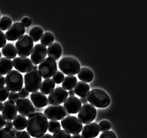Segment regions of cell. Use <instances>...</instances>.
Returning <instances> with one entry per match:
<instances>
[{
  "instance_id": "cell-1",
  "label": "cell",
  "mask_w": 147,
  "mask_h": 138,
  "mask_svg": "<svg viewBox=\"0 0 147 138\" xmlns=\"http://www.w3.org/2000/svg\"><path fill=\"white\" fill-rule=\"evenodd\" d=\"M48 125V119L45 115L40 112H35L29 116L26 127L30 136L36 137L46 133Z\"/></svg>"
},
{
  "instance_id": "cell-2",
  "label": "cell",
  "mask_w": 147,
  "mask_h": 138,
  "mask_svg": "<svg viewBox=\"0 0 147 138\" xmlns=\"http://www.w3.org/2000/svg\"><path fill=\"white\" fill-rule=\"evenodd\" d=\"M87 97L88 102L96 108H105L111 103V99L109 95L100 89H94L91 90Z\"/></svg>"
},
{
  "instance_id": "cell-3",
  "label": "cell",
  "mask_w": 147,
  "mask_h": 138,
  "mask_svg": "<svg viewBox=\"0 0 147 138\" xmlns=\"http://www.w3.org/2000/svg\"><path fill=\"white\" fill-rule=\"evenodd\" d=\"M24 81L26 89L29 92L32 93L39 89L42 76L37 69L32 68L25 74Z\"/></svg>"
},
{
  "instance_id": "cell-4",
  "label": "cell",
  "mask_w": 147,
  "mask_h": 138,
  "mask_svg": "<svg viewBox=\"0 0 147 138\" xmlns=\"http://www.w3.org/2000/svg\"><path fill=\"white\" fill-rule=\"evenodd\" d=\"M5 79L7 87L11 91H19L22 88L24 78L22 75L18 71L12 70L9 72Z\"/></svg>"
},
{
  "instance_id": "cell-5",
  "label": "cell",
  "mask_w": 147,
  "mask_h": 138,
  "mask_svg": "<svg viewBox=\"0 0 147 138\" xmlns=\"http://www.w3.org/2000/svg\"><path fill=\"white\" fill-rule=\"evenodd\" d=\"M61 71L66 75H76L80 70V65L78 61L74 58L66 57L61 59L59 63Z\"/></svg>"
},
{
  "instance_id": "cell-6",
  "label": "cell",
  "mask_w": 147,
  "mask_h": 138,
  "mask_svg": "<svg viewBox=\"0 0 147 138\" xmlns=\"http://www.w3.org/2000/svg\"><path fill=\"white\" fill-rule=\"evenodd\" d=\"M34 46V42L28 35H24L18 39L16 43L17 53L22 57L30 56Z\"/></svg>"
},
{
  "instance_id": "cell-7",
  "label": "cell",
  "mask_w": 147,
  "mask_h": 138,
  "mask_svg": "<svg viewBox=\"0 0 147 138\" xmlns=\"http://www.w3.org/2000/svg\"><path fill=\"white\" fill-rule=\"evenodd\" d=\"M61 124L64 129L73 135L80 133L82 129V122L74 116H67L64 118L61 121Z\"/></svg>"
},
{
  "instance_id": "cell-8",
  "label": "cell",
  "mask_w": 147,
  "mask_h": 138,
  "mask_svg": "<svg viewBox=\"0 0 147 138\" xmlns=\"http://www.w3.org/2000/svg\"><path fill=\"white\" fill-rule=\"evenodd\" d=\"M38 68L42 76L47 79L53 76L57 70V66L55 60L47 57L40 63Z\"/></svg>"
},
{
  "instance_id": "cell-9",
  "label": "cell",
  "mask_w": 147,
  "mask_h": 138,
  "mask_svg": "<svg viewBox=\"0 0 147 138\" xmlns=\"http://www.w3.org/2000/svg\"><path fill=\"white\" fill-rule=\"evenodd\" d=\"M97 115L96 108L92 105L86 103L81 107L78 114V118L82 123L86 124L92 122Z\"/></svg>"
},
{
  "instance_id": "cell-10",
  "label": "cell",
  "mask_w": 147,
  "mask_h": 138,
  "mask_svg": "<svg viewBox=\"0 0 147 138\" xmlns=\"http://www.w3.org/2000/svg\"><path fill=\"white\" fill-rule=\"evenodd\" d=\"M44 113L48 119L60 120L66 116L67 111L61 105L53 104L46 108Z\"/></svg>"
},
{
  "instance_id": "cell-11",
  "label": "cell",
  "mask_w": 147,
  "mask_h": 138,
  "mask_svg": "<svg viewBox=\"0 0 147 138\" xmlns=\"http://www.w3.org/2000/svg\"><path fill=\"white\" fill-rule=\"evenodd\" d=\"M68 95L66 90L61 87H58L50 93L48 96V103L49 105L60 104L64 102Z\"/></svg>"
},
{
  "instance_id": "cell-12",
  "label": "cell",
  "mask_w": 147,
  "mask_h": 138,
  "mask_svg": "<svg viewBox=\"0 0 147 138\" xmlns=\"http://www.w3.org/2000/svg\"><path fill=\"white\" fill-rule=\"evenodd\" d=\"M25 32V27L22 23L16 22L8 28L5 35L7 40L13 41L24 35Z\"/></svg>"
},
{
  "instance_id": "cell-13",
  "label": "cell",
  "mask_w": 147,
  "mask_h": 138,
  "mask_svg": "<svg viewBox=\"0 0 147 138\" xmlns=\"http://www.w3.org/2000/svg\"><path fill=\"white\" fill-rule=\"evenodd\" d=\"M17 110L22 115L29 117L35 111L33 104L29 99L21 98L16 102Z\"/></svg>"
},
{
  "instance_id": "cell-14",
  "label": "cell",
  "mask_w": 147,
  "mask_h": 138,
  "mask_svg": "<svg viewBox=\"0 0 147 138\" xmlns=\"http://www.w3.org/2000/svg\"><path fill=\"white\" fill-rule=\"evenodd\" d=\"M47 48L41 44L36 45L31 53V60L35 65L39 64L47 56Z\"/></svg>"
},
{
  "instance_id": "cell-15",
  "label": "cell",
  "mask_w": 147,
  "mask_h": 138,
  "mask_svg": "<svg viewBox=\"0 0 147 138\" xmlns=\"http://www.w3.org/2000/svg\"><path fill=\"white\" fill-rule=\"evenodd\" d=\"M13 66L17 70L24 73L32 68L33 64L32 61L26 57H18L13 60Z\"/></svg>"
},
{
  "instance_id": "cell-16",
  "label": "cell",
  "mask_w": 147,
  "mask_h": 138,
  "mask_svg": "<svg viewBox=\"0 0 147 138\" xmlns=\"http://www.w3.org/2000/svg\"><path fill=\"white\" fill-rule=\"evenodd\" d=\"M63 106L67 113L76 114L78 112L82 107V103L80 99L77 97L70 96L65 100Z\"/></svg>"
},
{
  "instance_id": "cell-17",
  "label": "cell",
  "mask_w": 147,
  "mask_h": 138,
  "mask_svg": "<svg viewBox=\"0 0 147 138\" xmlns=\"http://www.w3.org/2000/svg\"><path fill=\"white\" fill-rule=\"evenodd\" d=\"M18 111L15 103L8 100L3 104L2 114L7 121H11L17 116Z\"/></svg>"
},
{
  "instance_id": "cell-18",
  "label": "cell",
  "mask_w": 147,
  "mask_h": 138,
  "mask_svg": "<svg viewBox=\"0 0 147 138\" xmlns=\"http://www.w3.org/2000/svg\"><path fill=\"white\" fill-rule=\"evenodd\" d=\"M100 133L99 128L95 122H90L86 124L82 130L83 138H94L97 137Z\"/></svg>"
},
{
  "instance_id": "cell-19",
  "label": "cell",
  "mask_w": 147,
  "mask_h": 138,
  "mask_svg": "<svg viewBox=\"0 0 147 138\" xmlns=\"http://www.w3.org/2000/svg\"><path fill=\"white\" fill-rule=\"evenodd\" d=\"M30 98L34 106L37 108H44L48 104L47 96L38 91L32 92L31 94Z\"/></svg>"
},
{
  "instance_id": "cell-20",
  "label": "cell",
  "mask_w": 147,
  "mask_h": 138,
  "mask_svg": "<svg viewBox=\"0 0 147 138\" xmlns=\"http://www.w3.org/2000/svg\"><path fill=\"white\" fill-rule=\"evenodd\" d=\"M62 50L59 44L53 43L50 44L47 49L48 56L55 60H57L61 55Z\"/></svg>"
},
{
  "instance_id": "cell-21",
  "label": "cell",
  "mask_w": 147,
  "mask_h": 138,
  "mask_svg": "<svg viewBox=\"0 0 147 138\" xmlns=\"http://www.w3.org/2000/svg\"><path fill=\"white\" fill-rule=\"evenodd\" d=\"M75 93L82 98L86 97L90 91L88 84L84 81H79L74 88Z\"/></svg>"
},
{
  "instance_id": "cell-22",
  "label": "cell",
  "mask_w": 147,
  "mask_h": 138,
  "mask_svg": "<svg viewBox=\"0 0 147 138\" xmlns=\"http://www.w3.org/2000/svg\"><path fill=\"white\" fill-rule=\"evenodd\" d=\"M13 68L12 61L6 57L0 58V75H4L11 70Z\"/></svg>"
},
{
  "instance_id": "cell-23",
  "label": "cell",
  "mask_w": 147,
  "mask_h": 138,
  "mask_svg": "<svg viewBox=\"0 0 147 138\" xmlns=\"http://www.w3.org/2000/svg\"><path fill=\"white\" fill-rule=\"evenodd\" d=\"M78 75L79 79L87 83H90L93 79V73L88 68H81L78 72Z\"/></svg>"
},
{
  "instance_id": "cell-24",
  "label": "cell",
  "mask_w": 147,
  "mask_h": 138,
  "mask_svg": "<svg viewBox=\"0 0 147 138\" xmlns=\"http://www.w3.org/2000/svg\"><path fill=\"white\" fill-rule=\"evenodd\" d=\"M55 87V83L52 79H47L41 84L40 90L43 93L47 95L54 89Z\"/></svg>"
},
{
  "instance_id": "cell-25",
  "label": "cell",
  "mask_w": 147,
  "mask_h": 138,
  "mask_svg": "<svg viewBox=\"0 0 147 138\" xmlns=\"http://www.w3.org/2000/svg\"><path fill=\"white\" fill-rule=\"evenodd\" d=\"M27 118L24 115L18 114L13 119V125L18 131L25 129L26 127Z\"/></svg>"
},
{
  "instance_id": "cell-26",
  "label": "cell",
  "mask_w": 147,
  "mask_h": 138,
  "mask_svg": "<svg viewBox=\"0 0 147 138\" xmlns=\"http://www.w3.org/2000/svg\"><path fill=\"white\" fill-rule=\"evenodd\" d=\"M3 55L9 59H13L17 55V51L14 45L11 43L5 45L2 49Z\"/></svg>"
},
{
  "instance_id": "cell-27",
  "label": "cell",
  "mask_w": 147,
  "mask_h": 138,
  "mask_svg": "<svg viewBox=\"0 0 147 138\" xmlns=\"http://www.w3.org/2000/svg\"><path fill=\"white\" fill-rule=\"evenodd\" d=\"M77 78L74 75L67 76L64 79L62 83L63 87L65 90H72L77 83Z\"/></svg>"
},
{
  "instance_id": "cell-28",
  "label": "cell",
  "mask_w": 147,
  "mask_h": 138,
  "mask_svg": "<svg viewBox=\"0 0 147 138\" xmlns=\"http://www.w3.org/2000/svg\"><path fill=\"white\" fill-rule=\"evenodd\" d=\"M43 31L39 26H36L32 28L30 31L29 35L33 41L37 42L40 40L43 34Z\"/></svg>"
},
{
  "instance_id": "cell-29",
  "label": "cell",
  "mask_w": 147,
  "mask_h": 138,
  "mask_svg": "<svg viewBox=\"0 0 147 138\" xmlns=\"http://www.w3.org/2000/svg\"><path fill=\"white\" fill-rule=\"evenodd\" d=\"M54 41V37L53 34L49 32H47L42 35L40 42L42 45L47 47L53 43Z\"/></svg>"
},
{
  "instance_id": "cell-30",
  "label": "cell",
  "mask_w": 147,
  "mask_h": 138,
  "mask_svg": "<svg viewBox=\"0 0 147 138\" xmlns=\"http://www.w3.org/2000/svg\"><path fill=\"white\" fill-rule=\"evenodd\" d=\"M61 125L59 122L56 120H51L48 122V129L51 133L55 132L61 130Z\"/></svg>"
},
{
  "instance_id": "cell-31",
  "label": "cell",
  "mask_w": 147,
  "mask_h": 138,
  "mask_svg": "<svg viewBox=\"0 0 147 138\" xmlns=\"http://www.w3.org/2000/svg\"><path fill=\"white\" fill-rule=\"evenodd\" d=\"M12 24V20L8 17L3 16L0 19V29L5 31L8 29Z\"/></svg>"
},
{
  "instance_id": "cell-32",
  "label": "cell",
  "mask_w": 147,
  "mask_h": 138,
  "mask_svg": "<svg viewBox=\"0 0 147 138\" xmlns=\"http://www.w3.org/2000/svg\"><path fill=\"white\" fill-rule=\"evenodd\" d=\"M15 134L11 129L6 128H0V138H15Z\"/></svg>"
},
{
  "instance_id": "cell-33",
  "label": "cell",
  "mask_w": 147,
  "mask_h": 138,
  "mask_svg": "<svg viewBox=\"0 0 147 138\" xmlns=\"http://www.w3.org/2000/svg\"><path fill=\"white\" fill-rule=\"evenodd\" d=\"M71 135L64 130H59L53 134V138H71Z\"/></svg>"
},
{
  "instance_id": "cell-34",
  "label": "cell",
  "mask_w": 147,
  "mask_h": 138,
  "mask_svg": "<svg viewBox=\"0 0 147 138\" xmlns=\"http://www.w3.org/2000/svg\"><path fill=\"white\" fill-rule=\"evenodd\" d=\"M9 94V90L5 86L0 87V101H5Z\"/></svg>"
},
{
  "instance_id": "cell-35",
  "label": "cell",
  "mask_w": 147,
  "mask_h": 138,
  "mask_svg": "<svg viewBox=\"0 0 147 138\" xmlns=\"http://www.w3.org/2000/svg\"><path fill=\"white\" fill-rule=\"evenodd\" d=\"M64 78V74L62 72L57 71L54 74L52 79L56 83L60 84L62 83Z\"/></svg>"
},
{
  "instance_id": "cell-36",
  "label": "cell",
  "mask_w": 147,
  "mask_h": 138,
  "mask_svg": "<svg viewBox=\"0 0 147 138\" xmlns=\"http://www.w3.org/2000/svg\"><path fill=\"white\" fill-rule=\"evenodd\" d=\"M99 128L100 131L103 132L104 131L109 130L111 128V124L107 120H102L99 123Z\"/></svg>"
},
{
  "instance_id": "cell-37",
  "label": "cell",
  "mask_w": 147,
  "mask_h": 138,
  "mask_svg": "<svg viewBox=\"0 0 147 138\" xmlns=\"http://www.w3.org/2000/svg\"><path fill=\"white\" fill-rule=\"evenodd\" d=\"M99 138H117L115 134L111 131H106L103 132Z\"/></svg>"
},
{
  "instance_id": "cell-38",
  "label": "cell",
  "mask_w": 147,
  "mask_h": 138,
  "mask_svg": "<svg viewBox=\"0 0 147 138\" xmlns=\"http://www.w3.org/2000/svg\"><path fill=\"white\" fill-rule=\"evenodd\" d=\"M19 95L18 93L15 92H11L9 94L8 99L9 100L13 103H16L19 99Z\"/></svg>"
},
{
  "instance_id": "cell-39",
  "label": "cell",
  "mask_w": 147,
  "mask_h": 138,
  "mask_svg": "<svg viewBox=\"0 0 147 138\" xmlns=\"http://www.w3.org/2000/svg\"><path fill=\"white\" fill-rule=\"evenodd\" d=\"M15 138H31L28 133L26 131H18L16 134Z\"/></svg>"
},
{
  "instance_id": "cell-40",
  "label": "cell",
  "mask_w": 147,
  "mask_h": 138,
  "mask_svg": "<svg viewBox=\"0 0 147 138\" xmlns=\"http://www.w3.org/2000/svg\"><path fill=\"white\" fill-rule=\"evenodd\" d=\"M7 43L6 38L3 32L0 30V48H2Z\"/></svg>"
},
{
  "instance_id": "cell-41",
  "label": "cell",
  "mask_w": 147,
  "mask_h": 138,
  "mask_svg": "<svg viewBox=\"0 0 147 138\" xmlns=\"http://www.w3.org/2000/svg\"><path fill=\"white\" fill-rule=\"evenodd\" d=\"M18 94L20 97L26 98L29 95V92L26 89V88H22L20 91H19Z\"/></svg>"
},
{
  "instance_id": "cell-42",
  "label": "cell",
  "mask_w": 147,
  "mask_h": 138,
  "mask_svg": "<svg viewBox=\"0 0 147 138\" xmlns=\"http://www.w3.org/2000/svg\"><path fill=\"white\" fill-rule=\"evenodd\" d=\"M22 23L24 27H28L31 24L32 21L28 17H24L22 19Z\"/></svg>"
},
{
  "instance_id": "cell-43",
  "label": "cell",
  "mask_w": 147,
  "mask_h": 138,
  "mask_svg": "<svg viewBox=\"0 0 147 138\" xmlns=\"http://www.w3.org/2000/svg\"><path fill=\"white\" fill-rule=\"evenodd\" d=\"M6 120L3 116L0 114V128L4 126L6 124Z\"/></svg>"
},
{
  "instance_id": "cell-44",
  "label": "cell",
  "mask_w": 147,
  "mask_h": 138,
  "mask_svg": "<svg viewBox=\"0 0 147 138\" xmlns=\"http://www.w3.org/2000/svg\"><path fill=\"white\" fill-rule=\"evenodd\" d=\"M5 127V128L9 129H11L13 127V124L11 121H7L6 122Z\"/></svg>"
},
{
  "instance_id": "cell-45",
  "label": "cell",
  "mask_w": 147,
  "mask_h": 138,
  "mask_svg": "<svg viewBox=\"0 0 147 138\" xmlns=\"http://www.w3.org/2000/svg\"><path fill=\"white\" fill-rule=\"evenodd\" d=\"M35 138H53V136L49 134H45Z\"/></svg>"
},
{
  "instance_id": "cell-46",
  "label": "cell",
  "mask_w": 147,
  "mask_h": 138,
  "mask_svg": "<svg viewBox=\"0 0 147 138\" xmlns=\"http://www.w3.org/2000/svg\"><path fill=\"white\" fill-rule=\"evenodd\" d=\"M5 84V79L3 76L0 75V87L4 86Z\"/></svg>"
},
{
  "instance_id": "cell-47",
  "label": "cell",
  "mask_w": 147,
  "mask_h": 138,
  "mask_svg": "<svg viewBox=\"0 0 147 138\" xmlns=\"http://www.w3.org/2000/svg\"><path fill=\"white\" fill-rule=\"evenodd\" d=\"M80 100L82 103L84 104L86 103H88V100H87V99L86 97H81V98L80 99Z\"/></svg>"
},
{
  "instance_id": "cell-48",
  "label": "cell",
  "mask_w": 147,
  "mask_h": 138,
  "mask_svg": "<svg viewBox=\"0 0 147 138\" xmlns=\"http://www.w3.org/2000/svg\"><path fill=\"white\" fill-rule=\"evenodd\" d=\"M68 95L70 96H75V93L74 90L72 89L69 90L68 92Z\"/></svg>"
},
{
  "instance_id": "cell-49",
  "label": "cell",
  "mask_w": 147,
  "mask_h": 138,
  "mask_svg": "<svg viewBox=\"0 0 147 138\" xmlns=\"http://www.w3.org/2000/svg\"><path fill=\"white\" fill-rule=\"evenodd\" d=\"M71 138H83L82 137V135H81L80 134H75V135H74L71 137Z\"/></svg>"
},
{
  "instance_id": "cell-50",
  "label": "cell",
  "mask_w": 147,
  "mask_h": 138,
  "mask_svg": "<svg viewBox=\"0 0 147 138\" xmlns=\"http://www.w3.org/2000/svg\"><path fill=\"white\" fill-rule=\"evenodd\" d=\"M11 131H12L15 134H16L17 133H18V130H17L15 128H12L11 129Z\"/></svg>"
},
{
  "instance_id": "cell-51",
  "label": "cell",
  "mask_w": 147,
  "mask_h": 138,
  "mask_svg": "<svg viewBox=\"0 0 147 138\" xmlns=\"http://www.w3.org/2000/svg\"><path fill=\"white\" fill-rule=\"evenodd\" d=\"M3 106V103L2 102L0 101V112H1V111L2 110V109Z\"/></svg>"
},
{
  "instance_id": "cell-52",
  "label": "cell",
  "mask_w": 147,
  "mask_h": 138,
  "mask_svg": "<svg viewBox=\"0 0 147 138\" xmlns=\"http://www.w3.org/2000/svg\"><path fill=\"white\" fill-rule=\"evenodd\" d=\"M32 68L34 69H37L38 68V66L37 65H33V66Z\"/></svg>"
},
{
  "instance_id": "cell-53",
  "label": "cell",
  "mask_w": 147,
  "mask_h": 138,
  "mask_svg": "<svg viewBox=\"0 0 147 138\" xmlns=\"http://www.w3.org/2000/svg\"><path fill=\"white\" fill-rule=\"evenodd\" d=\"M70 114H69V113H67L66 116H70Z\"/></svg>"
},
{
  "instance_id": "cell-54",
  "label": "cell",
  "mask_w": 147,
  "mask_h": 138,
  "mask_svg": "<svg viewBox=\"0 0 147 138\" xmlns=\"http://www.w3.org/2000/svg\"><path fill=\"white\" fill-rule=\"evenodd\" d=\"M1 57V51H0V58Z\"/></svg>"
},
{
  "instance_id": "cell-55",
  "label": "cell",
  "mask_w": 147,
  "mask_h": 138,
  "mask_svg": "<svg viewBox=\"0 0 147 138\" xmlns=\"http://www.w3.org/2000/svg\"><path fill=\"white\" fill-rule=\"evenodd\" d=\"M1 14H0V18H1Z\"/></svg>"
}]
</instances>
